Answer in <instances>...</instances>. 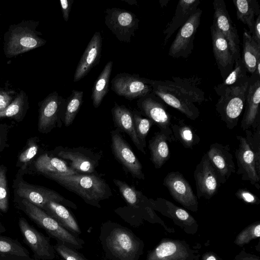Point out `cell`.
<instances>
[{
    "label": "cell",
    "mask_w": 260,
    "mask_h": 260,
    "mask_svg": "<svg viewBox=\"0 0 260 260\" xmlns=\"http://www.w3.org/2000/svg\"><path fill=\"white\" fill-rule=\"evenodd\" d=\"M247 73L241 57L235 60L233 71L223 79L222 82L214 86L216 94L220 96L229 88L244 85L249 81V76Z\"/></svg>",
    "instance_id": "cell-33"
},
{
    "label": "cell",
    "mask_w": 260,
    "mask_h": 260,
    "mask_svg": "<svg viewBox=\"0 0 260 260\" xmlns=\"http://www.w3.org/2000/svg\"><path fill=\"white\" fill-rule=\"evenodd\" d=\"M26 108L24 94L20 93L5 109L0 111V118H11L19 122L25 115Z\"/></svg>",
    "instance_id": "cell-41"
},
{
    "label": "cell",
    "mask_w": 260,
    "mask_h": 260,
    "mask_svg": "<svg viewBox=\"0 0 260 260\" xmlns=\"http://www.w3.org/2000/svg\"><path fill=\"white\" fill-rule=\"evenodd\" d=\"M65 104L66 100L56 91L50 93L41 102L38 123L40 133L47 134L54 128L61 126Z\"/></svg>",
    "instance_id": "cell-12"
},
{
    "label": "cell",
    "mask_w": 260,
    "mask_h": 260,
    "mask_svg": "<svg viewBox=\"0 0 260 260\" xmlns=\"http://www.w3.org/2000/svg\"><path fill=\"white\" fill-rule=\"evenodd\" d=\"M243 50L241 59L248 73H254L257 63L260 61V45L246 29L243 33Z\"/></svg>",
    "instance_id": "cell-34"
},
{
    "label": "cell",
    "mask_w": 260,
    "mask_h": 260,
    "mask_svg": "<svg viewBox=\"0 0 260 260\" xmlns=\"http://www.w3.org/2000/svg\"><path fill=\"white\" fill-rule=\"evenodd\" d=\"M213 22L227 40L235 60L240 58V41L237 29L234 25L223 0H214Z\"/></svg>",
    "instance_id": "cell-17"
},
{
    "label": "cell",
    "mask_w": 260,
    "mask_h": 260,
    "mask_svg": "<svg viewBox=\"0 0 260 260\" xmlns=\"http://www.w3.org/2000/svg\"><path fill=\"white\" fill-rule=\"evenodd\" d=\"M251 36L255 42L260 45V15L255 20L253 32Z\"/></svg>",
    "instance_id": "cell-52"
},
{
    "label": "cell",
    "mask_w": 260,
    "mask_h": 260,
    "mask_svg": "<svg viewBox=\"0 0 260 260\" xmlns=\"http://www.w3.org/2000/svg\"><path fill=\"white\" fill-rule=\"evenodd\" d=\"M234 260H260V257L253 253L247 252L243 249L235 255Z\"/></svg>",
    "instance_id": "cell-51"
},
{
    "label": "cell",
    "mask_w": 260,
    "mask_h": 260,
    "mask_svg": "<svg viewBox=\"0 0 260 260\" xmlns=\"http://www.w3.org/2000/svg\"><path fill=\"white\" fill-rule=\"evenodd\" d=\"M166 136L160 131L149 141L151 160L156 169L161 168L170 158L171 152Z\"/></svg>",
    "instance_id": "cell-32"
},
{
    "label": "cell",
    "mask_w": 260,
    "mask_h": 260,
    "mask_svg": "<svg viewBox=\"0 0 260 260\" xmlns=\"http://www.w3.org/2000/svg\"><path fill=\"white\" fill-rule=\"evenodd\" d=\"M6 231V228L5 226L3 225L1 221L0 220V235L4 232H5Z\"/></svg>",
    "instance_id": "cell-57"
},
{
    "label": "cell",
    "mask_w": 260,
    "mask_h": 260,
    "mask_svg": "<svg viewBox=\"0 0 260 260\" xmlns=\"http://www.w3.org/2000/svg\"><path fill=\"white\" fill-rule=\"evenodd\" d=\"M245 132V137L254 154L257 168L260 171V125L253 131L249 129Z\"/></svg>",
    "instance_id": "cell-44"
},
{
    "label": "cell",
    "mask_w": 260,
    "mask_h": 260,
    "mask_svg": "<svg viewBox=\"0 0 260 260\" xmlns=\"http://www.w3.org/2000/svg\"><path fill=\"white\" fill-rule=\"evenodd\" d=\"M170 0H159V3L161 8L166 7Z\"/></svg>",
    "instance_id": "cell-54"
},
{
    "label": "cell",
    "mask_w": 260,
    "mask_h": 260,
    "mask_svg": "<svg viewBox=\"0 0 260 260\" xmlns=\"http://www.w3.org/2000/svg\"><path fill=\"white\" fill-rule=\"evenodd\" d=\"M200 248L185 240L165 238L148 252L145 260H199Z\"/></svg>",
    "instance_id": "cell-6"
},
{
    "label": "cell",
    "mask_w": 260,
    "mask_h": 260,
    "mask_svg": "<svg viewBox=\"0 0 260 260\" xmlns=\"http://www.w3.org/2000/svg\"><path fill=\"white\" fill-rule=\"evenodd\" d=\"M68 231L80 234L81 231L75 219L63 205L49 201L41 208Z\"/></svg>",
    "instance_id": "cell-30"
},
{
    "label": "cell",
    "mask_w": 260,
    "mask_h": 260,
    "mask_svg": "<svg viewBox=\"0 0 260 260\" xmlns=\"http://www.w3.org/2000/svg\"><path fill=\"white\" fill-rule=\"evenodd\" d=\"M83 91L74 89L66 100L63 116V122L66 126L72 124L83 103Z\"/></svg>",
    "instance_id": "cell-40"
},
{
    "label": "cell",
    "mask_w": 260,
    "mask_h": 260,
    "mask_svg": "<svg viewBox=\"0 0 260 260\" xmlns=\"http://www.w3.org/2000/svg\"><path fill=\"white\" fill-rule=\"evenodd\" d=\"M171 129L174 141L177 140L185 148L192 149L200 141L194 129L182 119L177 123H172Z\"/></svg>",
    "instance_id": "cell-37"
},
{
    "label": "cell",
    "mask_w": 260,
    "mask_h": 260,
    "mask_svg": "<svg viewBox=\"0 0 260 260\" xmlns=\"http://www.w3.org/2000/svg\"><path fill=\"white\" fill-rule=\"evenodd\" d=\"M102 38L99 31L94 32L83 52L75 72L74 81L76 82L86 76L96 66L101 57Z\"/></svg>",
    "instance_id": "cell-25"
},
{
    "label": "cell",
    "mask_w": 260,
    "mask_h": 260,
    "mask_svg": "<svg viewBox=\"0 0 260 260\" xmlns=\"http://www.w3.org/2000/svg\"><path fill=\"white\" fill-rule=\"evenodd\" d=\"M202 10L198 8L179 28L169 50L173 58H187L193 49V41L200 26Z\"/></svg>",
    "instance_id": "cell-11"
},
{
    "label": "cell",
    "mask_w": 260,
    "mask_h": 260,
    "mask_svg": "<svg viewBox=\"0 0 260 260\" xmlns=\"http://www.w3.org/2000/svg\"><path fill=\"white\" fill-rule=\"evenodd\" d=\"M111 148L115 158L126 171L134 178L145 179L140 161L118 128L111 132Z\"/></svg>",
    "instance_id": "cell-19"
},
{
    "label": "cell",
    "mask_w": 260,
    "mask_h": 260,
    "mask_svg": "<svg viewBox=\"0 0 260 260\" xmlns=\"http://www.w3.org/2000/svg\"><path fill=\"white\" fill-rule=\"evenodd\" d=\"M133 112L134 125L139 140L145 149L146 146V138L151 127L154 124L153 121L146 117H143L138 111Z\"/></svg>",
    "instance_id": "cell-42"
},
{
    "label": "cell",
    "mask_w": 260,
    "mask_h": 260,
    "mask_svg": "<svg viewBox=\"0 0 260 260\" xmlns=\"http://www.w3.org/2000/svg\"><path fill=\"white\" fill-rule=\"evenodd\" d=\"M115 125L126 133L137 149L146 154L145 149L141 144L137 137L133 119V112L124 105H119L114 102L111 110Z\"/></svg>",
    "instance_id": "cell-28"
},
{
    "label": "cell",
    "mask_w": 260,
    "mask_h": 260,
    "mask_svg": "<svg viewBox=\"0 0 260 260\" xmlns=\"http://www.w3.org/2000/svg\"><path fill=\"white\" fill-rule=\"evenodd\" d=\"M13 100V97L9 93L0 89V111L5 109Z\"/></svg>",
    "instance_id": "cell-50"
},
{
    "label": "cell",
    "mask_w": 260,
    "mask_h": 260,
    "mask_svg": "<svg viewBox=\"0 0 260 260\" xmlns=\"http://www.w3.org/2000/svg\"><path fill=\"white\" fill-rule=\"evenodd\" d=\"M201 260H222L220 256L213 251L206 252L202 255Z\"/></svg>",
    "instance_id": "cell-53"
},
{
    "label": "cell",
    "mask_w": 260,
    "mask_h": 260,
    "mask_svg": "<svg viewBox=\"0 0 260 260\" xmlns=\"http://www.w3.org/2000/svg\"><path fill=\"white\" fill-rule=\"evenodd\" d=\"M60 2L63 18L65 21L67 22L69 20L74 0H60Z\"/></svg>",
    "instance_id": "cell-49"
},
{
    "label": "cell",
    "mask_w": 260,
    "mask_h": 260,
    "mask_svg": "<svg viewBox=\"0 0 260 260\" xmlns=\"http://www.w3.org/2000/svg\"><path fill=\"white\" fill-rule=\"evenodd\" d=\"M210 30L214 56L220 75L224 79L233 71L235 60L227 40L213 23Z\"/></svg>",
    "instance_id": "cell-23"
},
{
    "label": "cell",
    "mask_w": 260,
    "mask_h": 260,
    "mask_svg": "<svg viewBox=\"0 0 260 260\" xmlns=\"http://www.w3.org/2000/svg\"><path fill=\"white\" fill-rule=\"evenodd\" d=\"M15 202L18 208L51 237L75 248L82 247L83 242L81 239L72 235L43 209L23 199L15 197Z\"/></svg>",
    "instance_id": "cell-2"
},
{
    "label": "cell",
    "mask_w": 260,
    "mask_h": 260,
    "mask_svg": "<svg viewBox=\"0 0 260 260\" xmlns=\"http://www.w3.org/2000/svg\"><path fill=\"white\" fill-rule=\"evenodd\" d=\"M0 260H37L18 241L0 235Z\"/></svg>",
    "instance_id": "cell-31"
},
{
    "label": "cell",
    "mask_w": 260,
    "mask_h": 260,
    "mask_svg": "<svg viewBox=\"0 0 260 260\" xmlns=\"http://www.w3.org/2000/svg\"><path fill=\"white\" fill-rule=\"evenodd\" d=\"M121 1L125 2L131 5H137V2L136 0H121Z\"/></svg>",
    "instance_id": "cell-56"
},
{
    "label": "cell",
    "mask_w": 260,
    "mask_h": 260,
    "mask_svg": "<svg viewBox=\"0 0 260 260\" xmlns=\"http://www.w3.org/2000/svg\"><path fill=\"white\" fill-rule=\"evenodd\" d=\"M39 139L37 137L29 138L18 156L16 167L19 168L17 175L23 176L28 173V169L35 159L39 149Z\"/></svg>",
    "instance_id": "cell-39"
},
{
    "label": "cell",
    "mask_w": 260,
    "mask_h": 260,
    "mask_svg": "<svg viewBox=\"0 0 260 260\" xmlns=\"http://www.w3.org/2000/svg\"><path fill=\"white\" fill-rule=\"evenodd\" d=\"M34 170L48 177L53 175H72L77 173L63 159L44 153L35 158L32 164Z\"/></svg>",
    "instance_id": "cell-26"
},
{
    "label": "cell",
    "mask_w": 260,
    "mask_h": 260,
    "mask_svg": "<svg viewBox=\"0 0 260 260\" xmlns=\"http://www.w3.org/2000/svg\"><path fill=\"white\" fill-rule=\"evenodd\" d=\"M52 153L64 160H67L69 166L79 174L94 173L101 158L100 153L83 147L69 148L58 146L52 151Z\"/></svg>",
    "instance_id": "cell-8"
},
{
    "label": "cell",
    "mask_w": 260,
    "mask_h": 260,
    "mask_svg": "<svg viewBox=\"0 0 260 260\" xmlns=\"http://www.w3.org/2000/svg\"><path fill=\"white\" fill-rule=\"evenodd\" d=\"M112 254L120 260L135 259L142 252L144 244L131 232L121 228L114 229L106 240Z\"/></svg>",
    "instance_id": "cell-9"
},
{
    "label": "cell",
    "mask_w": 260,
    "mask_h": 260,
    "mask_svg": "<svg viewBox=\"0 0 260 260\" xmlns=\"http://www.w3.org/2000/svg\"><path fill=\"white\" fill-rule=\"evenodd\" d=\"M13 188L15 197L25 199L41 209L49 201L57 202L74 209L77 208L75 204L65 199L57 192L28 183L24 181L22 176L17 174L14 180Z\"/></svg>",
    "instance_id": "cell-5"
},
{
    "label": "cell",
    "mask_w": 260,
    "mask_h": 260,
    "mask_svg": "<svg viewBox=\"0 0 260 260\" xmlns=\"http://www.w3.org/2000/svg\"><path fill=\"white\" fill-rule=\"evenodd\" d=\"M18 225L23 241L32 251L34 258L51 260L54 258V249L48 237L30 225L24 217L19 218Z\"/></svg>",
    "instance_id": "cell-16"
},
{
    "label": "cell",
    "mask_w": 260,
    "mask_h": 260,
    "mask_svg": "<svg viewBox=\"0 0 260 260\" xmlns=\"http://www.w3.org/2000/svg\"><path fill=\"white\" fill-rule=\"evenodd\" d=\"M238 147L235 152L238 169L236 173L243 181H249L257 189L260 188V171L257 168L254 154L245 137L237 136Z\"/></svg>",
    "instance_id": "cell-20"
},
{
    "label": "cell",
    "mask_w": 260,
    "mask_h": 260,
    "mask_svg": "<svg viewBox=\"0 0 260 260\" xmlns=\"http://www.w3.org/2000/svg\"><path fill=\"white\" fill-rule=\"evenodd\" d=\"M140 113L151 120L167 138L169 142L174 141L171 129L172 116L167 105L152 91L138 99L137 102Z\"/></svg>",
    "instance_id": "cell-7"
},
{
    "label": "cell",
    "mask_w": 260,
    "mask_h": 260,
    "mask_svg": "<svg viewBox=\"0 0 260 260\" xmlns=\"http://www.w3.org/2000/svg\"><path fill=\"white\" fill-rule=\"evenodd\" d=\"M260 76L253 73L249 76L246 93L245 111L241 127L245 131L255 129L260 125Z\"/></svg>",
    "instance_id": "cell-21"
},
{
    "label": "cell",
    "mask_w": 260,
    "mask_h": 260,
    "mask_svg": "<svg viewBox=\"0 0 260 260\" xmlns=\"http://www.w3.org/2000/svg\"><path fill=\"white\" fill-rule=\"evenodd\" d=\"M46 42L28 28L17 27L9 37L6 52L9 56H14L41 46Z\"/></svg>",
    "instance_id": "cell-22"
},
{
    "label": "cell",
    "mask_w": 260,
    "mask_h": 260,
    "mask_svg": "<svg viewBox=\"0 0 260 260\" xmlns=\"http://www.w3.org/2000/svg\"><path fill=\"white\" fill-rule=\"evenodd\" d=\"M105 23L108 28L121 42L129 43L138 28L139 19L133 13L117 8H107Z\"/></svg>",
    "instance_id": "cell-10"
},
{
    "label": "cell",
    "mask_w": 260,
    "mask_h": 260,
    "mask_svg": "<svg viewBox=\"0 0 260 260\" xmlns=\"http://www.w3.org/2000/svg\"><path fill=\"white\" fill-rule=\"evenodd\" d=\"M147 82L151 86L152 92L167 105L177 110L190 120H194L198 118V108L175 86L172 81L147 78Z\"/></svg>",
    "instance_id": "cell-3"
},
{
    "label": "cell",
    "mask_w": 260,
    "mask_h": 260,
    "mask_svg": "<svg viewBox=\"0 0 260 260\" xmlns=\"http://www.w3.org/2000/svg\"><path fill=\"white\" fill-rule=\"evenodd\" d=\"M10 127L6 123H0V157L1 153L8 146V134Z\"/></svg>",
    "instance_id": "cell-48"
},
{
    "label": "cell",
    "mask_w": 260,
    "mask_h": 260,
    "mask_svg": "<svg viewBox=\"0 0 260 260\" xmlns=\"http://www.w3.org/2000/svg\"><path fill=\"white\" fill-rule=\"evenodd\" d=\"M199 0H180L178 2L174 15L167 24L163 34L165 39L163 45L165 46L173 34L182 26L198 8Z\"/></svg>",
    "instance_id": "cell-27"
},
{
    "label": "cell",
    "mask_w": 260,
    "mask_h": 260,
    "mask_svg": "<svg viewBox=\"0 0 260 260\" xmlns=\"http://www.w3.org/2000/svg\"><path fill=\"white\" fill-rule=\"evenodd\" d=\"M235 195L237 198L247 204L251 205H259L260 204V200L257 196L246 189H238L235 193Z\"/></svg>",
    "instance_id": "cell-47"
},
{
    "label": "cell",
    "mask_w": 260,
    "mask_h": 260,
    "mask_svg": "<svg viewBox=\"0 0 260 260\" xmlns=\"http://www.w3.org/2000/svg\"><path fill=\"white\" fill-rule=\"evenodd\" d=\"M248 84V82L242 86L226 89L215 105L216 112L229 129L238 124L245 106Z\"/></svg>",
    "instance_id": "cell-4"
},
{
    "label": "cell",
    "mask_w": 260,
    "mask_h": 260,
    "mask_svg": "<svg viewBox=\"0 0 260 260\" xmlns=\"http://www.w3.org/2000/svg\"><path fill=\"white\" fill-rule=\"evenodd\" d=\"M7 169L0 165V211L6 213L9 209V193L7 179Z\"/></svg>",
    "instance_id": "cell-45"
},
{
    "label": "cell",
    "mask_w": 260,
    "mask_h": 260,
    "mask_svg": "<svg viewBox=\"0 0 260 260\" xmlns=\"http://www.w3.org/2000/svg\"><path fill=\"white\" fill-rule=\"evenodd\" d=\"M53 247L65 260H87L80 253L66 246L63 243H57Z\"/></svg>",
    "instance_id": "cell-46"
},
{
    "label": "cell",
    "mask_w": 260,
    "mask_h": 260,
    "mask_svg": "<svg viewBox=\"0 0 260 260\" xmlns=\"http://www.w3.org/2000/svg\"><path fill=\"white\" fill-rule=\"evenodd\" d=\"M260 237V222H253L243 230L236 236L234 243L239 247H243L248 244L251 241Z\"/></svg>",
    "instance_id": "cell-43"
},
{
    "label": "cell",
    "mask_w": 260,
    "mask_h": 260,
    "mask_svg": "<svg viewBox=\"0 0 260 260\" xmlns=\"http://www.w3.org/2000/svg\"><path fill=\"white\" fill-rule=\"evenodd\" d=\"M172 79L175 86L192 103L201 104L205 101L204 92L198 87L200 81L197 78L172 76Z\"/></svg>",
    "instance_id": "cell-36"
},
{
    "label": "cell",
    "mask_w": 260,
    "mask_h": 260,
    "mask_svg": "<svg viewBox=\"0 0 260 260\" xmlns=\"http://www.w3.org/2000/svg\"><path fill=\"white\" fill-rule=\"evenodd\" d=\"M113 182L129 205L135 208H142L151 215L159 217L152 208L150 199L148 200L144 196L141 191L123 181L114 179Z\"/></svg>",
    "instance_id": "cell-29"
},
{
    "label": "cell",
    "mask_w": 260,
    "mask_h": 260,
    "mask_svg": "<svg viewBox=\"0 0 260 260\" xmlns=\"http://www.w3.org/2000/svg\"><path fill=\"white\" fill-rule=\"evenodd\" d=\"M111 89L118 95L129 101L140 99L152 91L147 78L138 74L121 73L112 80Z\"/></svg>",
    "instance_id": "cell-13"
},
{
    "label": "cell",
    "mask_w": 260,
    "mask_h": 260,
    "mask_svg": "<svg viewBox=\"0 0 260 260\" xmlns=\"http://www.w3.org/2000/svg\"><path fill=\"white\" fill-rule=\"evenodd\" d=\"M163 185L170 195L184 208L192 212L198 210V201L196 195L187 180L179 172H171L165 177Z\"/></svg>",
    "instance_id": "cell-15"
},
{
    "label": "cell",
    "mask_w": 260,
    "mask_h": 260,
    "mask_svg": "<svg viewBox=\"0 0 260 260\" xmlns=\"http://www.w3.org/2000/svg\"><path fill=\"white\" fill-rule=\"evenodd\" d=\"M206 153L219 175L221 184L224 183L232 174L236 173L235 165L229 145L213 143Z\"/></svg>",
    "instance_id": "cell-24"
},
{
    "label": "cell",
    "mask_w": 260,
    "mask_h": 260,
    "mask_svg": "<svg viewBox=\"0 0 260 260\" xmlns=\"http://www.w3.org/2000/svg\"><path fill=\"white\" fill-rule=\"evenodd\" d=\"M238 20L246 25L252 34L254 25V16L260 15V8L256 0H233Z\"/></svg>",
    "instance_id": "cell-35"
},
{
    "label": "cell",
    "mask_w": 260,
    "mask_h": 260,
    "mask_svg": "<svg viewBox=\"0 0 260 260\" xmlns=\"http://www.w3.org/2000/svg\"><path fill=\"white\" fill-rule=\"evenodd\" d=\"M193 176L197 198L210 199L216 193L221 184L220 178L206 153L196 166Z\"/></svg>",
    "instance_id": "cell-14"
},
{
    "label": "cell",
    "mask_w": 260,
    "mask_h": 260,
    "mask_svg": "<svg viewBox=\"0 0 260 260\" xmlns=\"http://www.w3.org/2000/svg\"><path fill=\"white\" fill-rule=\"evenodd\" d=\"M113 61H108L95 81L91 90V99L94 108L99 107L109 91V83Z\"/></svg>",
    "instance_id": "cell-38"
},
{
    "label": "cell",
    "mask_w": 260,
    "mask_h": 260,
    "mask_svg": "<svg viewBox=\"0 0 260 260\" xmlns=\"http://www.w3.org/2000/svg\"><path fill=\"white\" fill-rule=\"evenodd\" d=\"M80 196L86 203L100 208V202L112 195L105 180L93 174L53 175L47 177Z\"/></svg>",
    "instance_id": "cell-1"
},
{
    "label": "cell",
    "mask_w": 260,
    "mask_h": 260,
    "mask_svg": "<svg viewBox=\"0 0 260 260\" xmlns=\"http://www.w3.org/2000/svg\"><path fill=\"white\" fill-rule=\"evenodd\" d=\"M150 201L154 210L171 219L174 224L186 234L193 235L197 233L199 224L186 210L162 198H158L155 200L150 199Z\"/></svg>",
    "instance_id": "cell-18"
},
{
    "label": "cell",
    "mask_w": 260,
    "mask_h": 260,
    "mask_svg": "<svg viewBox=\"0 0 260 260\" xmlns=\"http://www.w3.org/2000/svg\"><path fill=\"white\" fill-rule=\"evenodd\" d=\"M254 73L260 76V61L257 63Z\"/></svg>",
    "instance_id": "cell-55"
}]
</instances>
